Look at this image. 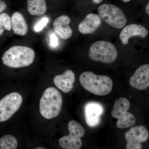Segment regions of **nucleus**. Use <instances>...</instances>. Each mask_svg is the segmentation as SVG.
Segmentation results:
<instances>
[{
  "label": "nucleus",
  "mask_w": 149,
  "mask_h": 149,
  "mask_svg": "<svg viewBox=\"0 0 149 149\" xmlns=\"http://www.w3.org/2000/svg\"><path fill=\"white\" fill-rule=\"evenodd\" d=\"M84 115L86 123L91 127L97 126L101 121V116L104 112V107L98 102H90L84 107Z\"/></svg>",
  "instance_id": "nucleus-10"
},
{
  "label": "nucleus",
  "mask_w": 149,
  "mask_h": 149,
  "mask_svg": "<svg viewBox=\"0 0 149 149\" xmlns=\"http://www.w3.org/2000/svg\"><path fill=\"white\" fill-rule=\"evenodd\" d=\"M11 27L15 34L24 36L28 32V27L24 16L20 13L16 12L12 15L11 18Z\"/></svg>",
  "instance_id": "nucleus-16"
},
{
  "label": "nucleus",
  "mask_w": 149,
  "mask_h": 149,
  "mask_svg": "<svg viewBox=\"0 0 149 149\" xmlns=\"http://www.w3.org/2000/svg\"><path fill=\"white\" fill-rule=\"evenodd\" d=\"M11 22L10 17L7 13L0 15V36L5 30L10 31L11 29Z\"/></svg>",
  "instance_id": "nucleus-19"
},
{
  "label": "nucleus",
  "mask_w": 149,
  "mask_h": 149,
  "mask_svg": "<svg viewBox=\"0 0 149 149\" xmlns=\"http://www.w3.org/2000/svg\"><path fill=\"white\" fill-rule=\"evenodd\" d=\"M125 3H128V2L130 1V0H122Z\"/></svg>",
  "instance_id": "nucleus-26"
},
{
  "label": "nucleus",
  "mask_w": 149,
  "mask_h": 149,
  "mask_svg": "<svg viewBox=\"0 0 149 149\" xmlns=\"http://www.w3.org/2000/svg\"><path fill=\"white\" fill-rule=\"evenodd\" d=\"M79 81L85 90L96 95L104 96L111 92L113 83L111 78L106 75H97L87 71L80 74Z\"/></svg>",
  "instance_id": "nucleus-1"
},
{
  "label": "nucleus",
  "mask_w": 149,
  "mask_h": 149,
  "mask_svg": "<svg viewBox=\"0 0 149 149\" xmlns=\"http://www.w3.org/2000/svg\"><path fill=\"white\" fill-rule=\"evenodd\" d=\"M148 31L144 26L136 24H130L122 29L120 34V39L123 45L128 43L130 37L139 36L145 38L148 36Z\"/></svg>",
  "instance_id": "nucleus-12"
},
{
  "label": "nucleus",
  "mask_w": 149,
  "mask_h": 149,
  "mask_svg": "<svg viewBox=\"0 0 149 149\" xmlns=\"http://www.w3.org/2000/svg\"><path fill=\"white\" fill-rule=\"evenodd\" d=\"M129 83L131 87L140 91L147 89L149 86V65H143L136 70Z\"/></svg>",
  "instance_id": "nucleus-11"
},
{
  "label": "nucleus",
  "mask_w": 149,
  "mask_h": 149,
  "mask_svg": "<svg viewBox=\"0 0 149 149\" xmlns=\"http://www.w3.org/2000/svg\"><path fill=\"white\" fill-rule=\"evenodd\" d=\"M6 8V4L4 1H0V13L5 10Z\"/></svg>",
  "instance_id": "nucleus-22"
},
{
  "label": "nucleus",
  "mask_w": 149,
  "mask_h": 149,
  "mask_svg": "<svg viewBox=\"0 0 149 149\" xmlns=\"http://www.w3.org/2000/svg\"><path fill=\"white\" fill-rule=\"evenodd\" d=\"M58 45V38L55 33H52L50 36L49 45L51 47H56Z\"/></svg>",
  "instance_id": "nucleus-21"
},
{
  "label": "nucleus",
  "mask_w": 149,
  "mask_h": 149,
  "mask_svg": "<svg viewBox=\"0 0 149 149\" xmlns=\"http://www.w3.org/2000/svg\"><path fill=\"white\" fill-rule=\"evenodd\" d=\"M148 129L142 125L133 127L125 133L126 149H142L141 143L149 139Z\"/></svg>",
  "instance_id": "nucleus-9"
},
{
  "label": "nucleus",
  "mask_w": 149,
  "mask_h": 149,
  "mask_svg": "<svg viewBox=\"0 0 149 149\" xmlns=\"http://www.w3.org/2000/svg\"><path fill=\"white\" fill-rule=\"evenodd\" d=\"M146 11L147 13L148 14V15L149 14V3H148L147 4L146 6Z\"/></svg>",
  "instance_id": "nucleus-23"
},
{
  "label": "nucleus",
  "mask_w": 149,
  "mask_h": 149,
  "mask_svg": "<svg viewBox=\"0 0 149 149\" xmlns=\"http://www.w3.org/2000/svg\"><path fill=\"white\" fill-rule=\"evenodd\" d=\"M130 106V101L126 98H120L115 102L111 115L112 117L117 118L116 125L118 128H129L136 123V118L134 115L128 112Z\"/></svg>",
  "instance_id": "nucleus-4"
},
{
  "label": "nucleus",
  "mask_w": 149,
  "mask_h": 149,
  "mask_svg": "<svg viewBox=\"0 0 149 149\" xmlns=\"http://www.w3.org/2000/svg\"><path fill=\"white\" fill-rule=\"evenodd\" d=\"M27 9L32 15L44 14L47 10L46 0H27Z\"/></svg>",
  "instance_id": "nucleus-17"
},
{
  "label": "nucleus",
  "mask_w": 149,
  "mask_h": 149,
  "mask_svg": "<svg viewBox=\"0 0 149 149\" xmlns=\"http://www.w3.org/2000/svg\"><path fill=\"white\" fill-rule=\"evenodd\" d=\"M68 127L69 134L59 139L60 146L65 149H80L82 146L81 139L85 136V129L79 123L74 120L70 121Z\"/></svg>",
  "instance_id": "nucleus-7"
},
{
  "label": "nucleus",
  "mask_w": 149,
  "mask_h": 149,
  "mask_svg": "<svg viewBox=\"0 0 149 149\" xmlns=\"http://www.w3.org/2000/svg\"><path fill=\"white\" fill-rule=\"evenodd\" d=\"M75 74L71 70H65L63 74L56 75L54 79V82L57 88L62 92L69 93L74 87Z\"/></svg>",
  "instance_id": "nucleus-15"
},
{
  "label": "nucleus",
  "mask_w": 149,
  "mask_h": 149,
  "mask_svg": "<svg viewBox=\"0 0 149 149\" xmlns=\"http://www.w3.org/2000/svg\"><path fill=\"white\" fill-rule=\"evenodd\" d=\"M100 17L110 26L121 29L127 23V19L123 12L116 6L104 4L98 8Z\"/></svg>",
  "instance_id": "nucleus-6"
},
{
  "label": "nucleus",
  "mask_w": 149,
  "mask_h": 149,
  "mask_svg": "<svg viewBox=\"0 0 149 149\" xmlns=\"http://www.w3.org/2000/svg\"><path fill=\"white\" fill-rule=\"evenodd\" d=\"M0 1H1V0H0Z\"/></svg>",
  "instance_id": "nucleus-27"
},
{
  "label": "nucleus",
  "mask_w": 149,
  "mask_h": 149,
  "mask_svg": "<svg viewBox=\"0 0 149 149\" xmlns=\"http://www.w3.org/2000/svg\"><path fill=\"white\" fill-rule=\"evenodd\" d=\"M35 149H46L45 148H42V147H37V148H35Z\"/></svg>",
  "instance_id": "nucleus-25"
},
{
  "label": "nucleus",
  "mask_w": 149,
  "mask_h": 149,
  "mask_svg": "<svg viewBox=\"0 0 149 149\" xmlns=\"http://www.w3.org/2000/svg\"><path fill=\"white\" fill-rule=\"evenodd\" d=\"M35 58V52L33 49L21 46H13L3 55V63L12 68H19L32 64Z\"/></svg>",
  "instance_id": "nucleus-2"
},
{
  "label": "nucleus",
  "mask_w": 149,
  "mask_h": 149,
  "mask_svg": "<svg viewBox=\"0 0 149 149\" xmlns=\"http://www.w3.org/2000/svg\"><path fill=\"white\" fill-rule=\"evenodd\" d=\"M49 21V19L48 17H43L35 24L34 28V30L36 32H39L42 31L46 27Z\"/></svg>",
  "instance_id": "nucleus-20"
},
{
  "label": "nucleus",
  "mask_w": 149,
  "mask_h": 149,
  "mask_svg": "<svg viewBox=\"0 0 149 149\" xmlns=\"http://www.w3.org/2000/svg\"><path fill=\"white\" fill-rule=\"evenodd\" d=\"M17 141L11 135H6L0 139V149H16Z\"/></svg>",
  "instance_id": "nucleus-18"
},
{
  "label": "nucleus",
  "mask_w": 149,
  "mask_h": 149,
  "mask_svg": "<svg viewBox=\"0 0 149 149\" xmlns=\"http://www.w3.org/2000/svg\"><path fill=\"white\" fill-rule=\"evenodd\" d=\"M101 24L100 17L96 14L91 13L88 15L80 22L78 28L81 34H93L98 29Z\"/></svg>",
  "instance_id": "nucleus-14"
},
{
  "label": "nucleus",
  "mask_w": 149,
  "mask_h": 149,
  "mask_svg": "<svg viewBox=\"0 0 149 149\" xmlns=\"http://www.w3.org/2000/svg\"><path fill=\"white\" fill-rule=\"evenodd\" d=\"M70 22V18L65 15L58 17L54 20V31L59 37L63 40H67L72 36V29L69 26Z\"/></svg>",
  "instance_id": "nucleus-13"
},
{
  "label": "nucleus",
  "mask_w": 149,
  "mask_h": 149,
  "mask_svg": "<svg viewBox=\"0 0 149 149\" xmlns=\"http://www.w3.org/2000/svg\"><path fill=\"white\" fill-rule=\"evenodd\" d=\"M62 105L63 98L59 91L49 87L45 91L40 99V113L46 119H52L60 113Z\"/></svg>",
  "instance_id": "nucleus-3"
},
{
  "label": "nucleus",
  "mask_w": 149,
  "mask_h": 149,
  "mask_svg": "<svg viewBox=\"0 0 149 149\" xmlns=\"http://www.w3.org/2000/svg\"><path fill=\"white\" fill-rule=\"evenodd\" d=\"M93 2L95 4L100 3L103 0H93Z\"/></svg>",
  "instance_id": "nucleus-24"
},
{
  "label": "nucleus",
  "mask_w": 149,
  "mask_h": 149,
  "mask_svg": "<svg viewBox=\"0 0 149 149\" xmlns=\"http://www.w3.org/2000/svg\"><path fill=\"white\" fill-rule=\"evenodd\" d=\"M22 96L17 93H10L0 100V122L8 120L21 107Z\"/></svg>",
  "instance_id": "nucleus-8"
},
{
  "label": "nucleus",
  "mask_w": 149,
  "mask_h": 149,
  "mask_svg": "<svg viewBox=\"0 0 149 149\" xmlns=\"http://www.w3.org/2000/svg\"><path fill=\"white\" fill-rule=\"evenodd\" d=\"M89 56L92 60L111 63L117 58L118 52L116 48L112 43L107 41H99L91 46Z\"/></svg>",
  "instance_id": "nucleus-5"
}]
</instances>
